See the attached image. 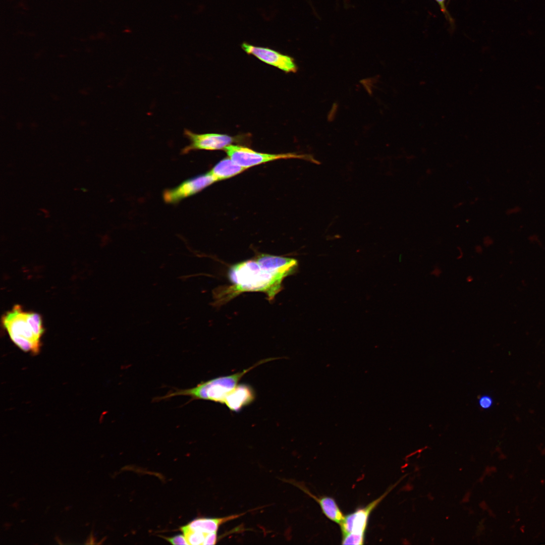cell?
<instances>
[{
	"mask_svg": "<svg viewBox=\"0 0 545 545\" xmlns=\"http://www.w3.org/2000/svg\"><path fill=\"white\" fill-rule=\"evenodd\" d=\"M228 276L231 285L217 291V302L221 304L246 292H263L271 301L282 290L283 280L287 277L264 267L255 258L233 264Z\"/></svg>",
	"mask_w": 545,
	"mask_h": 545,
	"instance_id": "6da1fadb",
	"label": "cell"
},
{
	"mask_svg": "<svg viewBox=\"0 0 545 545\" xmlns=\"http://www.w3.org/2000/svg\"><path fill=\"white\" fill-rule=\"evenodd\" d=\"M2 320L11 339L19 348L25 352H39L44 332L39 314L25 311L16 305L3 316Z\"/></svg>",
	"mask_w": 545,
	"mask_h": 545,
	"instance_id": "7a4b0ae2",
	"label": "cell"
},
{
	"mask_svg": "<svg viewBox=\"0 0 545 545\" xmlns=\"http://www.w3.org/2000/svg\"><path fill=\"white\" fill-rule=\"evenodd\" d=\"M275 359L270 358L260 360L241 372L201 382L191 388L175 389L168 392L166 395L157 398L156 400H166L175 396H184L190 397L191 400H207L224 404L227 395L239 384V382L245 374L257 366Z\"/></svg>",
	"mask_w": 545,
	"mask_h": 545,
	"instance_id": "3957f363",
	"label": "cell"
},
{
	"mask_svg": "<svg viewBox=\"0 0 545 545\" xmlns=\"http://www.w3.org/2000/svg\"><path fill=\"white\" fill-rule=\"evenodd\" d=\"M391 487L381 496L366 506L345 516L340 524L343 544H363L368 521L372 511L395 486Z\"/></svg>",
	"mask_w": 545,
	"mask_h": 545,
	"instance_id": "277c9868",
	"label": "cell"
},
{
	"mask_svg": "<svg viewBox=\"0 0 545 545\" xmlns=\"http://www.w3.org/2000/svg\"><path fill=\"white\" fill-rule=\"evenodd\" d=\"M224 150L229 157L246 170L276 160L303 158L301 155L292 153L271 154L259 152L239 145H230Z\"/></svg>",
	"mask_w": 545,
	"mask_h": 545,
	"instance_id": "5b68a950",
	"label": "cell"
},
{
	"mask_svg": "<svg viewBox=\"0 0 545 545\" xmlns=\"http://www.w3.org/2000/svg\"><path fill=\"white\" fill-rule=\"evenodd\" d=\"M184 135L190 143L184 147L182 154H187L197 150H217L224 149L238 141L240 137L218 133L197 134L185 129Z\"/></svg>",
	"mask_w": 545,
	"mask_h": 545,
	"instance_id": "8992f818",
	"label": "cell"
},
{
	"mask_svg": "<svg viewBox=\"0 0 545 545\" xmlns=\"http://www.w3.org/2000/svg\"><path fill=\"white\" fill-rule=\"evenodd\" d=\"M216 182L209 172L188 179L173 188L166 189L162 195L164 200L175 204L194 195Z\"/></svg>",
	"mask_w": 545,
	"mask_h": 545,
	"instance_id": "52a82bcc",
	"label": "cell"
},
{
	"mask_svg": "<svg viewBox=\"0 0 545 545\" xmlns=\"http://www.w3.org/2000/svg\"><path fill=\"white\" fill-rule=\"evenodd\" d=\"M242 48L261 61L286 72H296L297 67L293 58L268 47L257 46L247 42L241 44Z\"/></svg>",
	"mask_w": 545,
	"mask_h": 545,
	"instance_id": "ba28073f",
	"label": "cell"
},
{
	"mask_svg": "<svg viewBox=\"0 0 545 545\" xmlns=\"http://www.w3.org/2000/svg\"><path fill=\"white\" fill-rule=\"evenodd\" d=\"M256 398L254 389L247 384H238L226 397L224 404L231 411L238 412Z\"/></svg>",
	"mask_w": 545,
	"mask_h": 545,
	"instance_id": "9c48e42d",
	"label": "cell"
},
{
	"mask_svg": "<svg viewBox=\"0 0 545 545\" xmlns=\"http://www.w3.org/2000/svg\"><path fill=\"white\" fill-rule=\"evenodd\" d=\"M262 266L281 273L286 277L294 274L298 269V261L293 258L260 253L254 257Z\"/></svg>",
	"mask_w": 545,
	"mask_h": 545,
	"instance_id": "30bf717a",
	"label": "cell"
},
{
	"mask_svg": "<svg viewBox=\"0 0 545 545\" xmlns=\"http://www.w3.org/2000/svg\"><path fill=\"white\" fill-rule=\"evenodd\" d=\"M244 513L234 514L226 517L215 518H200L192 521L187 526L192 530L204 533L217 532L219 527L223 524L237 519Z\"/></svg>",
	"mask_w": 545,
	"mask_h": 545,
	"instance_id": "8fae6325",
	"label": "cell"
},
{
	"mask_svg": "<svg viewBox=\"0 0 545 545\" xmlns=\"http://www.w3.org/2000/svg\"><path fill=\"white\" fill-rule=\"evenodd\" d=\"M298 486L319 504L323 513L327 518L335 523L339 524L341 523L345 516L333 498L326 496L318 498L312 495L302 486H300L298 484Z\"/></svg>",
	"mask_w": 545,
	"mask_h": 545,
	"instance_id": "7c38bea8",
	"label": "cell"
},
{
	"mask_svg": "<svg viewBox=\"0 0 545 545\" xmlns=\"http://www.w3.org/2000/svg\"><path fill=\"white\" fill-rule=\"evenodd\" d=\"M245 170L228 156L218 162L209 172L219 181L232 178Z\"/></svg>",
	"mask_w": 545,
	"mask_h": 545,
	"instance_id": "4fadbf2b",
	"label": "cell"
},
{
	"mask_svg": "<svg viewBox=\"0 0 545 545\" xmlns=\"http://www.w3.org/2000/svg\"><path fill=\"white\" fill-rule=\"evenodd\" d=\"M181 530L186 537L188 544L191 545L203 544L208 534L192 530L187 525L182 527Z\"/></svg>",
	"mask_w": 545,
	"mask_h": 545,
	"instance_id": "5bb4252c",
	"label": "cell"
},
{
	"mask_svg": "<svg viewBox=\"0 0 545 545\" xmlns=\"http://www.w3.org/2000/svg\"><path fill=\"white\" fill-rule=\"evenodd\" d=\"M478 403L481 408L488 409L492 406L493 400L489 396L483 395L479 398Z\"/></svg>",
	"mask_w": 545,
	"mask_h": 545,
	"instance_id": "9a60e30c",
	"label": "cell"
},
{
	"mask_svg": "<svg viewBox=\"0 0 545 545\" xmlns=\"http://www.w3.org/2000/svg\"><path fill=\"white\" fill-rule=\"evenodd\" d=\"M166 539L173 544H188L184 535H177L172 537H166Z\"/></svg>",
	"mask_w": 545,
	"mask_h": 545,
	"instance_id": "2e32d148",
	"label": "cell"
},
{
	"mask_svg": "<svg viewBox=\"0 0 545 545\" xmlns=\"http://www.w3.org/2000/svg\"><path fill=\"white\" fill-rule=\"evenodd\" d=\"M440 7L441 12L444 14L445 17L451 23L452 22V19L448 11H447L446 7V3L447 0H434Z\"/></svg>",
	"mask_w": 545,
	"mask_h": 545,
	"instance_id": "e0dca14e",
	"label": "cell"
},
{
	"mask_svg": "<svg viewBox=\"0 0 545 545\" xmlns=\"http://www.w3.org/2000/svg\"><path fill=\"white\" fill-rule=\"evenodd\" d=\"M217 540V532L208 533L205 537L203 544H214Z\"/></svg>",
	"mask_w": 545,
	"mask_h": 545,
	"instance_id": "ac0fdd59",
	"label": "cell"
},
{
	"mask_svg": "<svg viewBox=\"0 0 545 545\" xmlns=\"http://www.w3.org/2000/svg\"><path fill=\"white\" fill-rule=\"evenodd\" d=\"M521 210V208L519 206H515L509 208L506 211V213L508 215H514L519 213Z\"/></svg>",
	"mask_w": 545,
	"mask_h": 545,
	"instance_id": "d6986e66",
	"label": "cell"
},
{
	"mask_svg": "<svg viewBox=\"0 0 545 545\" xmlns=\"http://www.w3.org/2000/svg\"><path fill=\"white\" fill-rule=\"evenodd\" d=\"M483 243L486 246H489L493 243V240L490 237L487 236L484 238Z\"/></svg>",
	"mask_w": 545,
	"mask_h": 545,
	"instance_id": "ffe728a7",
	"label": "cell"
},
{
	"mask_svg": "<svg viewBox=\"0 0 545 545\" xmlns=\"http://www.w3.org/2000/svg\"><path fill=\"white\" fill-rule=\"evenodd\" d=\"M529 240L531 242H536V243H537V242H539L538 237L536 235H532L530 236L529 237Z\"/></svg>",
	"mask_w": 545,
	"mask_h": 545,
	"instance_id": "44dd1931",
	"label": "cell"
}]
</instances>
